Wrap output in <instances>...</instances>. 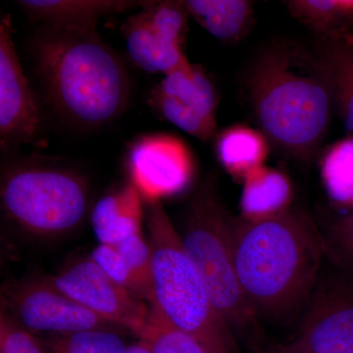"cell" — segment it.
<instances>
[{
    "mask_svg": "<svg viewBox=\"0 0 353 353\" xmlns=\"http://www.w3.org/2000/svg\"><path fill=\"white\" fill-rule=\"evenodd\" d=\"M234 265L257 320L285 323L301 314L320 280L324 236L305 213L288 209L262 219H232Z\"/></svg>",
    "mask_w": 353,
    "mask_h": 353,
    "instance_id": "1",
    "label": "cell"
},
{
    "mask_svg": "<svg viewBox=\"0 0 353 353\" xmlns=\"http://www.w3.org/2000/svg\"><path fill=\"white\" fill-rule=\"evenodd\" d=\"M248 99L260 131L285 154L313 157L326 136L333 104L314 52L276 43L248 72Z\"/></svg>",
    "mask_w": 353,
    "mask_h": 353,
    "instance_id": "2",
    "label": "cell"
},
{
    "mask_svg": "<svg viewBox=\"0 0 353 353\" xmlns=\"http://www.w3.org/2000/svg\"><path fill=\"white\" fill-rule=\"evenodd\" d=\"M32 54L46 94L69 122L99 128L126 108V67L97 32L44 26L32 43Z\"/></svg>",
    "mask_w": 353,
    "mask_h": 353,
    "instance_id": "3",
    "label": "cell"
},
{
    "mask_svg": "<svg viewBox=\"0 0 353 353\" xmlns=\"http://www.w3.org/2000/svg\"><path fill=\"white\" fill-rule=\"evenodd\" d=\"M146 203L148 243L152 250L150 305L196 339L208 353H239L233 332L183 250L180 233L161 201Z\"/></svg>",
    "mask_w": 353,
    "mask_h": 353,
    "instance_id": "4",
    "label": "cell"
},
{
    "mask_svg": "<svg viewBox=\"0 0 353 353\" xmlns=\"http://www.w3.org/2000/svg\"><path fill=\"white\" fill-rule=\"evenodd\" d=\"M232 219L206 183L192 197L180 234L183 250L205 283L216 308L234 334H246L257 319L241 290L234 265Z\"/></svg>",
    "mask_w": 353,
    "mask_h": 353,
    "instance_id": "5",
    "label": "cell"
},
{
    "mask_svg": "<svg viewBox=\"0 0 353 353\" xmlns=\"http://www.w3.org/2000/svg\"><path fill=\"white\" fill-rule=\"evenodd\" d=\"M0 196L6 217L39 239H57L75 231L88 209L85 179L76 171L41 162L6 168Z\"/></svg>",
    "mask_w": 353,
    "mask_h": 353,
    "instance_id": "6",
    "label": "cell"
},
{
    "mask_svg": "<svg viewBox=\"0 0 353 353\" xmlns=\"http://www.w3.org/2000/svg\"><path fill=\"white\" fill-rule=\"evenodd\" d=\"M189 18L183 1H143L122 27L132 63L163 76L189 69L192 64L185 52Z\"/></svg>",
    "mask_w": 353,
    "mask_h": 353,
    "instance_id": "7",
    "label": "cell"
},
{
    "mask_svg": "<svg viewBox=\"0 0 353 353\" xmlns=\"http://www.w3.org/2000/svg\"><path fill=\"white\" fill-rule=\"evenodd\" d=\"M2 310L31 333L62 334L88 330L125 333L53 287L46 278L16 283L4 289Z\"/></svg>",
    "mask_w": 353,
    "mask_h": 353,
    "instance_id": "8",
    "label": "cell"
},
{
    "mask_svg": "<svg viewBox=\"0 0 353 353\" xmlns=\"http://www.w3.org/2000/svg\"><path fill=\"white\" fill-rule=\"evenodd\" d=\"M46 280L125 333L139 336L145 328L150 316L145 301L108 277L90 259L77 261Z\"/></svg>",
    "mask_w": 353,
    "mask_h": 353,
    "instance_id": "9",
    "label": "cell"
},
{
    "mask_svg": "<svg viewBox=\"0 0 353 353\" xmlns=\"http://www.w3.org/2000/svg\"><path fill=\"white\" fill-rule=\"evenodd\" d=\"M153 108L170 124L202 141L217 136L219 95L203 68L192 64L163 76L152 90Z\"/></svg>",
    "mask_w": 353,
    "mask_h": 353,
    "instance_id": "10",
    "label": "cell"
},
{
    "mask_svg": "<svg viewBox=\"0 0 353 353\" xmlns=\"http://www.w3.org/2000/svg\"><path fill=\"white\" fill-rule=\"evenodd\" d=\"M296 338L280 353H353V287L318 282Z\"/></svg>",
    "mask_w": 353,
    "mask_h": 353,
    "instance_id": "11",
    "label": "cell"
},
{
    "mask_svg": "<svg viewBox=\"0 0 353 353\" xmlns=\"http://www.w3.org/2000/svg\"><path fill=\"white\" fill-rule=\"evenodd\" d=\"M43 119L26 78L8 16L0 22V139L3 148L34 145Z\"/></svg>",
    "mask_w": 353,
    "mask_h": 353,
    "instance_id": "12",
    "label": "cell"
},
{
    "mask_svg": "<svg viewBox=\"0 0 353 353\" xmlns=\"http://www.w3.org/2000/svg\"><path fill=\"white\" fill-rule=\"evenodd\" d=\"M131 182L145 201L179 194L194 174V160L188 146L170 134L139 138L127 157Z\"/></svg>",
    "mask_w": 353,
    "mask_h": 353,
    "instance_id": "13",
    "label": "cell"
},
{
    "mask_svg": "<svg viewBox=\"0 0 353 353\" xmlns=\"http://www.w3.org/2000/svg\"><path fill=\"white\" fill-rule=\"evenodd\" d=\"M31 20L46 27L97 32L101 18L141 8L129 0H20L16 2Z\"/></svg>",
    "mask_w": 353,
    "mask_h": 353,
    "instance_id": "14",
    "label": "cell"
},
{
    "mask_svg": "<svg viewBox=\"0 0 353 353\" xmlns=\"http://www.w3.org/2000/svg\"><path fill=\"white\" fill-rule=\"evenodd\" d=\"M328 87L334 110L353 136V36L343 31L327 37L314 52Z\"/></svg>",
    "mask_w": 353,
    "mask_h": 353,
    "instance_id": "15",
    "label": "cell"
},
{
    "mask_svg": "<svg viewBox=\"0 0 353 353\" xmlns=\"http://www.w3.org/2000/svg\"><path fill=\"white\" fill-rule=\"evenodd\" d=\"M141 199L139 190L130 182L108 192L95 203L90 220L99 243L117 245L141 233Z\"/></svg>",
    "mask_w": 353,
    "mask_h": 353,
    "instance_id": "16",
    "label": "cell"
},
{
    "mask_svg": "<svg viewBox=\"0 0 353 353\" xmlns=\"http://www.w3.org/2000/svg\"><path fill=\"white\" fill-rule=\"evenodd\" d=\"M185 8L206 32L227 43L240 41L248 34L254 6L248 0H187Z\"/></svg>",
    "mask_w": 353,
    "mask_h": 353,
    "instance_id": "17",
    "label": "cell"
},
{
    "mask_svg": "<svg viewBox=\"0 0 353 353\" xmlns=\"http://www.w3.org/2000/svg\"><path fill=\"white\" fill-rule=\"evenodd\" d=\"M215 153L228 173L243 181L264 166L268 155V139L261 131L236 125L217 134Z\"/></svg>",
    "mask_w": 353,
    "mask_h": 353,
    "instance_id": "18",
    "label": "cell"
},
{
    "mask_svg": "<svg viewBox=\"0 0 353 353\" xmlns=\"http://www.w3.org/2000/svg\"><path fill=\"white\" fill-rule=\"evenodd\" d=\"M292 187L289 179L276 169L262 166L243 180L241 215L262 219L290 209Z\"/></svg>",
    "mask_w": 353,
    "mask_h": 353,
    "instance_id": "19",
    "label": "cell"
},
{
    "mask_svg": "<svg viewBox=\"0 0 353 353\" xmlns=\"http://www.w3.org/2000/svg\"><path fill=\"white\" fill-rule=\"evenodd\" d=\"M321 176L332 201L353 209V136L330 146L322 158Z\"/></svg>",
    "mask_w": 353,
    "mask_h": 353,
    "instance_id": "20",
    "label": "cell"
},
{
    "mask_svg": "<svg viewBox=\"0 0 353 353\" xmlns=\"http://www.w3.org/2000/svg\"><path fill=\"white\" fill-rule=\"evenodd\" d=\"M287 6L296 19L326 37L341 32V25L353 20V1L350 0H294L288 1Z\"/></svg>",
    "mask_w": 353,
    "mask_h": 353,
    "instance_id": "21",
    "label": "cell"
},
{
    "mask_svg": "<svg viewBox=\"0 0 353 353\" xmlns=\"http://www.w3.org/2000/svg\"><path fill=\"white\" fill-rule=\"evenodd\" d=\"M121 332L88 330L50 334L43 341L50 353H123L129 347Z\"/></svg>",
    "mask_w": 353,
    "mask_h": 353,
    "instance_id": "22",
    "label": "cell"
},
{
    "mask_svg": "<svg viewBox=\"0 0 353 353\" xmlns=\"http://www.w3.org/2000/svg\"><path fill=\"white\" fill-rule=\"evenodd\" d=\"M138 338L152 353H208L196 339L172 324L152 305L148 322Z\"/></svg>",
    "mask_w": 353,
    "mask_h": 353,
    "instance_id": "23",
    "label": "cell"
},
{
    "mask_svg": "<svg viewBox=\"0 0 353 353\" xmlns=\"http://www.w3.org/2000/svg\"><path fill=\"white\" fill-rule=\"evenodd\" d=\"M127 262L143 301H152V250L143 234L138 233L115 245Z\"/></svg>",
    "mask_w": 353,
    "mask_h": 353,
    "instance_id": "24",
    "label": "cell"
},
{
    "mask_svg": "<svg viewBox=\"0 0 353 353\" xmlns=\"http://www.w3.org/2000/svg\"><path fill=\"white\" fill-rule=\"evenodd\" d=\"M324 236L325 252L353 280V209L330 227Z\"/></svg>",
    "mask_w": 353,
    "mask_h": 353,
    "instance_id": "25",
    "label": "cell"
},
{
    "mask_svg": "<svg viewBox=\"0 0 353 353\" xmlns=\"http://www.w3.org/2000/svg\"><path fill=\"white\" fill-rule=\"evenodd\" d=\"M0 353H50L34 334L14 321L3 310L0 316Z\"/></svg>",
    "mask_w": 353,
    "mask_h": 353,
    "instance_id": "26",
    "label": "cell"
},
{
    "mask_svg": "<svg viewBox=\"0 0 353 353\" xmlns=\"http://www.w3.org/2000/svg\"><path fill=\"white\" fill-rule=\"evenodd\" d=\"M90 259L99 265L108 277L141 299L139 285L124 257L115 245L99 243L90 253Z\"/></svg>",
    "mask_w": 353,
    "mask_h": 353,
    "instance_id": "27",
    "label": "cell"
},
{
    "mask_svg": "<svg viewBox=\"0 0 353 353\" xmlns=\"http://www.w3.org/2000/svg\"><path fill=\"white\" fill-rule=\"evenodd\" d=\"M123 353H152L150 352V348L143 341H139V343H134V345H129Z\"/></svg>",
    "mask_w": 353,
    "mask_h": 353,
    "instance_id": "28",
    "label": "cell"
}]
</instances>
